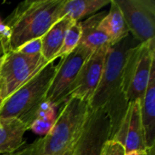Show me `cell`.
I'll return each instance as SVG.
<instances>
[{"instance_id":"6da1fadb","label":"cell","mask_w":155,"mask_h":155,"mask_svg":"<svg viewBox=\"0 0 155 155\" xmlns=\"http://www.w3.org/2000/svg\"><path fill=\"white\" fill-rule=\"evenodd\" d=\"M139 44L129 34L120 41L109 45L100 83L88 103L90 110L104 109L108 114L112 124L111 139L116 132L128 105L123 87L124 65L130 52Z\"/></svg>"},{"instance_id":"7a4b0ae2","label":"cell","mask_w":155,"mask_h":155,"mask_svg":"<svg viewBox=\"0 0 155 155\" xmlns=\"http://www.w3.org/2000/svg\"><path fill=\"white\" fill-rule=\"evenodd\" d=\"M64 0H35L20 3L4 22L11 29L7 53L42 37L58 21ZM6 54V53H5Z\"/></svg>"},{"instance_id":"3957f363","label":"cell","mask_w":155,"mask_h":155,"mask_svg":"<svg viewBox=\"0 0 155 155\" xmlns=\"http://www.w3.org/2000/svg\"><path fill=\"white\" fill-rule=\"evenodd\" d=\"M55 73L54 62L48 63L36 75L7 97L0 106V119H21L45 99Z\"/></svg>"},{"instance_id":"277c9868","label":"cell","mask_w":155,"mask_h":155,"mask_svg":"<svg viewBox=\"0 0 155 155\" xmlns=\"http://www.w3.org/2000/svg\"><path fill=\"white\" fill-rule=\"evenodd\" d=\"M154 62L155 41L139 44L130 52L123 77L124 94L128 104L143 99Z\"/></svg>"},{"instance_id":"5b68a950","label":"cell","mask_w":155,"mask_h":155,"mask_svg":"<svg viewBox=\"0 0 155 155\" xmlns=\"http://www.w3.org/2000/svg\"><path fill=\"white\" fill-rule=\"evenodd\" d=\"M48 62L42 54L28 56L17 51L4 54L0 70V96L3 102L36 75Z\"/></svg>"},{"instance_id":"8992f818","label":"cell","mask_w":155,"mask_h":155,"mask_svg":"<svg viewBox=\"0 0 155 155\" xmlns=\"http://www.w3.org/2000/svg\"><path fill=\"white\" fill-rule=\"evenodd\" d=\"M93 52L91 49L79 44L73 52L62 57L59 64L55 65V73L45 99L56 107L64 104L68 100L72 85L83 64Z\"/></svg>"},{"instance_id":"52a82bcc","label":"cell","mask_w":155,"mask_h":155,"mask_svg":"<svg viewBox=\"0 0 155 155\" xmlns=\"http://www.w3.org/2000/svg\"><path fill=\"white\" fill-rule=\"evenodd\" d=\"M129 33L140 43L154 42L155 2L153 0H114Z\"/></svg>"},{"instance_id":"ba28073f","label":"cell","mask_w":155,"mask_h":155,"mask_svg":"<svg viewBox=\"0 0 155 155\" xmlns=\"http://www.w3.org/2000/svg\"><path fill=\"white\" fill-rule=\"evenodd\" d=\"M111 134L112 124L108 114L104 109L90 110L70 155H101Z\"/></svg>"},{"instance_id":"9c48e42d","label":"cell","mask_w":155,"mask_h":155,"mask_svg":"<svg viewBox=\"0 0 155 155\" xmlns=\"http://www.w3.org/2000/svg\"><path fill=\"white\" fill-rule=\"evenodd\" d=\"M109 45L94 50L83 64L69 93V97H76L87 103L92 99L102 77L105 56Z\"/></svg>"},{"instance_id":"30bf717a","label":"cell","mask_w":155,"mask_h":155,"mask_svg":"<svg viewBox=\"0 0 155 155\" xmlns=\"http://www.w3.org/2000/svg\"><path fill=\"white\" fill-rule=\"evenodd\" d=\"M111 140L121 143L125 153L148 150L145 144L140 101L128 104L125 114Z\"/></svg>"},{"instance_id":"8fae6325","label":"cell","mask_w":155,"mask_h":155,"mask_svg":"<svg viewBox=\"0 0 155 155\" xmlns=\"http://www.w3.org/2000/svg\"><path fill=\"white\" fill-rule=\"evenodd\" d=\"M140 106L146 148L151 149L155 147V64Z\"/></svg>"},{"instance_id":"7c38bea8","label":"cell","mask_w":155,"mask_h":155,"mask_svg":"<svg viewBox=\"0 0 155 155\" xmlns=\"http://www.w3.org/2000/svg\"><path fill=\"white\" fill-rule=\"evenodd\" d=\"M27 126L17 118L0 119V154H13L24 143Z\"/></svg>"},{"instance_id":"4fadbf2b","label":"cell","mask_w":155,"mask_h":155,"mask_svg":"<svg viewBox=\"0 0 155 155\" xmlns=\"http://www.w3.org/2000/svg\"><path fill=\"white\" fill-rule=\"evenodd\" d=\"M74 23L76 22H74L68 16H64L56 21L42 36L41 54L48 63L54 62L55 55L62 47L64 36Z\"/></svg>"},{"instance_id":"5bb4252c","label":"cell","mask_w":155,"mask_h":155,"mask_svg":"<svg viewBox=\"0 0 155 155\" xmlns=\"http://www.w3.org/2000/svg\"><path fill=\"white\" fill-rule=\"evenodd\" d=\"M106 13L107 12L97 13L81 22L82 35L80 44L92 51L110 44L108 35L100 26V22L104 17Z\"/></svg>"},{"instance_id":"9a60e30c","label":"cell","mask_w":155,"mask_h":155,"mask_svg":"<svg viewBox=\"0 0 155 155\" xmlns=\"http://www.w3.org/2000/svg\"><path fill=\"white\" fill-rule=\"evenodd\" d=\"M110 2L111 0H64L59 10L58 20L68 16L74 22H80L82 18L97 13Z\"/></svg>"},{"instance_id":"2e32d148","label":"cell","mask_w":155,"mask_h":155,"mask_svg":"<svg viewBox=\"0 0 155 155\" xmlns=\"http://www.w3.org/2000/svg\"><path fill=\"white\" fill-rule=\"evenodd\" d=\"M100 26L108 35L110 39L109 45H113L120 41L130 34L123 14L114 0H111L110 10L100 22Z\"/></svg>"},{"instance_id":"e0dca14e","label":"cell","mask_w":155,"mask_h":155,"mask_svg":"<svg viewBox=\"0 0 155 155\" xmlns=\"http://www.w3.org/2000/svg\"><path fill=\"white\" fill-rule=\"evenodd\" d=\"M81 35H82L81 21L74 23L72 25V26L68 29V31L64 36L62 47L59 50V52L57 53V54L55 55V59L62 58V57L67 55L68 54H70L71 52H73L80 44Z\"/></svg>"},{"instance_id":"ac0fdd59","label":"cell","mask_w":155,"mask_h":155,"mask_svg":"<svg viewBox=\"0 0 155 155\" xmlns=\"http://www.w3.org/2000/svg\"><path fill=\"white\" fill-rule=\"evenodd\" d=\"M56 119V114L47 115L34 121L29 126L28 130H32L35 134L40 135H45L52 129Z\"/></svg>"},{"instance_id":"d6986e66","label":"cell","mask_w":155,"mask_h":155,"mask_svg":"<svg viewBox=\"0 0 155 155\" xmlns=\"http://www.w3.org/2000/svg\"><path fill=\"white\" fill-rule=\"evenodd\" d=\"M23 54L28 55V56H35L38 54H42V37L40 38H35L33 40H30L21 46H19L16 50Z\"/></svg>"},{"instance_id":"ffe728a7","label":"cell","mask_w":155,"mask_h":155,"mask_svg":"<svg viewBox=\"0 0 155 155\" xmlns=\"http://www.w3.org/2000/svg\"><path fill=\"white\" fill-rule=\"evenodd\" d=\"M101 155H125V150L121 143L109 140L105 143Z\"/></svg>"},{"instance_id":"44dd1931","label":"cell","mask_w":155,"mask_h":155,"mask_svg":"<svg viewBox=\"0 0 155 155\" xmlns=\"http://www.w3.org/2000/svg\"><path fill=\"white\" fill-rule=\"evenodd\" d=\"M11 37L10 28L0 19V44H7Z\"/></svg>"},{"instance_id":"7402d4cb","label":"cell","mask_w":155,"mask_h":155,"mask_svg":"<svg viewBox=\"0 0 155 155\" xmlns=\"http://www.w3.org/2000/svg\"><path fill=\"white\" fill-rule=\"evenodd\" d=\"M125 155H150V151L149 149L144 150V151H134V152L125 153Z\"/></svg>"},{"instance_id":"603a6c76","label":"cell","mask_w":155,"mask_h":155,"mask_svg":"<svg viewBox=\"0 0 155 155\" xmlns=\"http://www.w3.org/2000/svg\"><path fill=\"white\" fill-rule=\"evenodd\" d=\"M4 54H5V53H4V50H3L2 46L0 45V57H1V56H3Z\"/></svg>"},{"instance_id":"cb8c5ba5","label":"cell","mask_w":155,"mask_h":155,"mask_svg":"<svg viewBox=\"0 0 155 155\" xmlns=\"http://www.w3.org/2000/svg\"><path fill=\"white\" fill-rule=\"evenodd\" d=\"M3 62H4V55L0 57V70H1V66L3 64Z\"/></svg>"},{"instance_id":"d4e9b609","label":"cell","mask_w":155,"mask_h":155,"mask_svg":"<svg viewBox=\"0 0 155 155\" xmlns=\"http://www.w3.org/2000/svg\"><path fill=\"white\" fill-rule=\"evenodd\" d=\"M1 104H2V99H1V96H0V106H1Z\"/></svg>"},{"instance_id":"484cf974","label":"cell","mask_w":155,"mask_h":155,"mask_svg":"<svg viewBox=\"0 0 155 155\" xmlns=\"http://www.w3.org/2000/svg\"><path fill=\"white\" fill-rule=\"evenodd\" d=\"M70 154H71V153H70ZM70 154H69V155H70Z\"/></svg>"}]
</instances>
